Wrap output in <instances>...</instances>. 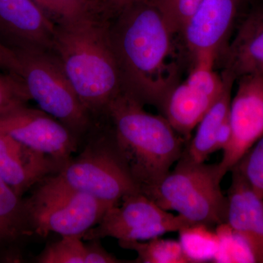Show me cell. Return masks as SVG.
<instances>
[{
    "mask_svg": "<svg viewBox=\"0 0 263 263\" xmlns=\"http://www.w3.org/2000/svg\"><path fill=\"white\" fill-rule=\"evenodd\" d=\"M108 18L98 9L55 24L52 51L91 116L105 114L108 104L122 91Z\"/></svg>",
    "mask_w": 263,
    "mask_h": 263,
    "instance_id": "7a4b0ae2",
    "label": "cell"
},
{
    "mask_svg": "<svg viewBox=\"0 0 263 263\" xmlns=\"http://www.w3.org/2000/svg\"><path fill=\"white\" fill-rule=\"evenodd\" d=\"M86 1L91 3V4L102 7V0H86Z\"/></svg>",
    "mask_w": 263,
    "mask_h": 263,
    "instance_id": "4dcf8cb0",
    "label": "cell"
},
{
    "mask_svg": "<svg viewBox=\"0 0 263 263\" xmlns=\"http://www.w3.org/2000/svg\"><path fill=\"white\" fill-rule=\"evenodd\" d=\"M0 69L20 77L21 63L16 51L0 41Z\"/></svg>",
    "mask_w": 263,
    "mask_h": 263,
    "instance_id": "83f0119b",
    "label": "cell"
},
{
    "mask_svg": "<svg viewBox=\"0 0 263 263\" xmlns=\"http://www.w3.org/2000/svg\"><path fill=\"white\" fill-rule=\"evenodd\" d=\"M158 8L170 27L181 35L185 26L201 0H151Z\"/></svg>",
    "mask_w": 263,
    "mask_h": 263,
    "instance_id": "d4e9b609",
    "label": "cell"
},
{
    "mask_svg": "<svg viewBox=\"0 0 263 263\" xmlns=\"http://www.w3.org/2000/svg\"><path fill=\"white\" fill-rule=\"evenodd\" d=\"M0 133L65 165L78 149V138L42 110L15 105L0 113Z\"/></svg>",
    "mask_w": 263,
    "mask_h": 263,
    "instance_id": "9c48e42d",
    "label": "cell"
},
{
    "mask_svg": "<svg viewBox=\"0 0 263 263\" xmlns=\"http://www.w3.org/2000/svg\"><path fill=\"white\" fill-rule=\"evenodd\" d=\"M43 13L55 24H62L82 16L101 6L86 0H32Z\"/></svg>",
    "mask_w": 263,
    "mask_h": 263,
    "instance_id": "603a6c76",
    "label": "cell"
},
{
    "mask_svg": "<svg viewBox=\"0 0 263 263\" xmlns=\"http://www.w3.org/2000/svg\"><path fill=\"white\" fill-rule=\"evenodd\" d=\"M238 8L237 0H201L181 34L193 62L200 57H220Z\"/></svg>",
    "mask_w": 263,
    "mask_h": 263,
    "instance_id": "8fae6325",
    "label": "cell"
},
{
    "mask_svg": "<svg viewBox=\"0 0 263 263\" xmlns=\"http://www.w3.org/2000/svg\"><path fill=\"white\" fill-rule=\"evenodd\" d=\"M232 129L229 120V116L219 127L216 134L215 145H214V152L217 151H224L229 145L231 141Z\"/></svg>",
    "mask_w": 263,
    "mask_h": 263,
    "instance_id": "f546056e",
    "label": "cell"
},
{
    "mask_svg": "<svg viewBox=\"0 0 263 263\" xmlns=\"http://www.w3.org/2000/svg\"><path fill=\"white\" fill-rule=\"evenodd\" d=\"M87 242V245H85L84 263L124 262L107 252L100 243V239L89 240Z\"/></svg>",
    "mask_w": 263,
    "mask_h": 263,
    "instance_id": "4316f807",
    "label": "cell"
},
{
    "mask_svg": "<svg viewBox=\"0 0 263 263\" xmlns=\"http://www.w3.org/2000/svg\"><path fill=\"white\" fill-rule=\"evenodd\" d=\"M57 175L72 187L114 205L127 195L141 193L110 132L91 138L83 152L71 158Z\"/></svg>",
    "mask_w": 263,
    "mask_h": 263,
    "instance_id": "52a82bcc",
    "label": "cell"
},
{
    "mask_svg": "<svg viewBox=\"0 0 263 263\" xmlns=\"http://www.w3.org/2000/svg\"><path fill=\"white\" fill-rule=\"evenodd\" d=\"M21 63L20 78L30 100L41 110L68 128L76 137L91 124V115L81 103L54 52L16 49Z\"/></svg>",
    "mask_w": 263,
    "mask_h": 263,
    "instance_id": "8992f818",
    "label": "cell"
},
{
    "mask_svg": "<svg viewBox=\"0 0 263 263\" xmlns=\"http://www.w3.org/2000/svg\"><path fill=\"white\" fill-rule=\"evenodd\" d=\"M29 230L24 201L0 178V243L14 242Z\"/></svg>",
    "mask_w": 263,
    "mask_h": 263,
    "instance_id": "ac0fdd59",
    "label": "cell"
},
{
    "mask_svg": "<svg viewBox=\"0 0 263 263\" xmlns=\"http://www.w3.org/2000/svg\"><path fill=\"white\" fill-rule=\"evenodd\" d=\"M231 172L226 223L245 240L256 262L263 263V199L238 170Z\"/></svg>",
    "mask_w": 263,
    "mask_h": 263,
    "instance_id": "5bb4252c",
    "label": "cell"
},
{
    "mask_svg": "<svg viewBox=\"0 0 263 263\" xmlns=\"http://www.w3.org/2000/svg\"><path fill=\"white\" fill-rule=\"evenodd\" d=\"M250 0H237V3H238V7H240V5L246 4Z\"/></svg>",
    "mask_w": 263,
    "mask_h": 263,
    "instance_id": "1f68e13d",
    "label": "cell"
},
{
    "mask_svg": "<svg viewBox=\"0 0 263 263\" xmlns=\"http://www.w3.org/2000/svg\"><path fill=\"white\" fill-rule=\"evenodd\" d=\"M55 28L32 0H0V35L13 49L52 51Z\"/></svg>",
    "mask_w": 263,
    "mask_h": 263,
    "instance_id": "7c38bea8",
    "label": "cell"
},
{
    "mask_svg": "<svg viewBox=\"0 0 263 263\" xmlns=\"http://www.w3.org/2000/svg\"><path fill=\"white\" fill-rule=\"evenodd\" d=\"M216 100L184 80L170 91L160 110L175 130L187 141Z\"/></svg>",
    "mask_w": 263,
    "mask_h": 263,
    "instance_id": "2e32d148",
    "label": "cell"
},
{
    "mask_svg": "<svg viewBox=\"0 0 263 263\" xmlns=\"http://www.w3.org/2000/svg\"><path fill=\"white\" fill-rule=\"evenodd\" d=\"M62 167L51 157L0 133V178L19 197L48 176L58 174Z\"/></svg>",
    "mask_w": 263,
    "mask_h": 263,
    "instance_id": "4fadbf2b",
    "label": "cell"
},
{
    "mask_svg": "<svg viewBox=\"0 0 263 263\" xmlns=\"http://www.w3.org/2000/svg\"><path fill=\"white\" fill-rule=\"evenodd\" d=\"M143 106L137 99L122 91L108 104L105 114L111 121L114 144L144 194L179 160L186 141L163 116L148 113Z\"/></svg>",
    "mask_w": 263,
    "mask_h": 263,
    "instance_id": "3957f363",
    "label": "cell"
},
{
    "mask_svg": "<svg viewBox=\"0 0 263 263\" xmlns=\"http://www.w3.org/2000/svg\"><path fill=\"white\" fill-rule=\"evenodd\" d=\"M30 100L23 81L13 74H0V113Z\"/></svg>",
    "mask_w": 263,
    "mask_h": 263,
    "instance_id": "484cf974",
    "label": "cell"
},
{
    "mask_svg": "<svg viewBox=\"0 0 263 263\" xmlns=\"http://www.w3.org/2000/svg\"><path fill=\"white\" fill-rule=\"evenodd\" d=\"M180 243L193 263L212 262L219 249V237L212 228L194 224L179 231Z\"/></svg>",
    "mask_w": 263,
    "mask_h": 263,
    "instance_id": "ffe728a7",
    "label": "cell"
},
{
    "mask_svg": "<svg viewBox=\"0 0 263 263\" xmlns=\"http://www.w3.org/2000/svg\"><path fill=\"white\" fill-rule=\"evenodd\" d=\"M219 245L213 262H257L245 240L227 223L216 227Z\"/></svg>",
    "mask_w": 263,
    "mask_h": 263,
    "instance_id": "44dd1931",
    "label": "cell"
},
{
    "mask_svg": "<svg viewBox=\"0 0 263 263\" xmlns=\"http://www.w3.org/2000/svg\"><path fill=\"white\" fill-rule=\"evenodd\" d=\"M85 243L81 237L65 235L50 243L39 254L40 263H84Z\"/></svg>",
    "mask_w": 263,
    "mask_h": 263,
    "instance_id": "7402d4cb",
    "label": "cell"
},
{
    "mask_svg": "<svg viewBox=\"0 0 263 263\" xmlns=\"http://www.w3.org/2000/svg\"><path fill=\"white\" fill-rule=\"evenodd\" d=\"M218 164L181 157L176 167L145 195L166 211H174L192 226L226 223L228 199L221 190Z\"/></svg>",
    "mask_w": 263,
    "mask_h": 263,
    "instance_id": "277c9868",
    "label": "cell"
},
{
    "mask_svg": "<svg viewBox=\"0 0 263 263\" xmlns=\"http://www.w3.org/2000/svg\"><path fill=\"white\" fill-rule=\"evenodd\" d=\"M39 183L24 207L29 230L40 236L55 233L82 238L114 205L72 187L57 174Z\"/></svg>",
    "mask_w": 263,
    "mask_h": 263,
    "instance_id": "5b68a950",
    "label": "cell"
},
{
    "mask_svg": "<svg viewBox=\"0 0 263 263\" xmlns=\"http://www.w3.org/2000/svg\"><path fill=\"white\" fill-rule=\"evenodd\" d=\"M145 0H102V7L109 18L115 16L123 10Z\"/></svg>",
    "mask_w": 263,
    "mask_h": 263,
    "instance_id": "f1b7e54d",
    "label": "cell"
},
{
    "mask_svg": "<svg viewBox=\"0 0 263 263\" xmlns=\"http://www.w3.org/2000/svg\"><path fill=\"white\" fill-rule=\"evenodd\" d=\"M233 168L239 171L252 190L263 199V136Z\"/></svg>",
    "mask_w": 263,
    "mask_h": 263,
    "instance_id": "cb8c5ba5",
    "label": "cell"
},
{
    "mask_svg": "<svg viewBox=\"0 0 263 263\" xmlns=\"http://www.w3.org/2000/svg\"><path fill=\"white\" fill-rule=\"evenodd\" d=\"M224 86L217 100L204 114L197 125V131L192 141L186 143L181 157L195 162H205L214 153L216 137L219 127L229 116L231 93L236 80L230 72L223 70Z\"/></svg>",
    "mask_w": 263,
    "mask_h": 263,
    "instance_id": "e0dca14e",
    "label": "cell"
},
{
    "mask_svg": "<svg viewBox=\"0 0 263 263\" xmlns=\"http://www.w3.org/2000/svg\"><path fill=\"white\" fill-rule=\"evenodd\" d=\"M121 201L110 207L82 239L110 237L119 242L143 241L192 226L182 216L171 214L142 193L127 195Z\"/></svg>",
    "mask_w": 263,
    "mask_h": 263,
    "instance_id": "ba28073f",
    "label": "cell"
},
{
    "mask_svg": "<svg viewBox=\"0 0 263 263\" xmlns=\"http://www.w3.org/2000/svg\"><path fill=\"white\" fill-rule=\"evenodd\" d=\"M220 57L224 70L236 80L247 74H263V6L254 8L246 15L234 39Z\"/></svg>",
    "mask_w": 263,
    "mask_h": 263,
    "instance_id": "9a60e30c",
    "label": "cell"
},
{
    "mask_svg": "<svg viewBox=\"0 0 263 263\" xmlns=\"http://www.w3.org/2000/svg\"><path fill=\"white\" fill-rule=\"evenodd\" d=\"M237 80L229 111L231 141L217 163L223 178L263 136V74H247Z\"/></svg>",
    "mask_w": 263,
    "mask_h": 263,
    "instance_id": "30bf717a",
    "label": "cell"
},
{
    "mask_svg": "<svg viewBox=\"0 0 263 263\" xmlns=\"http://www.w3.org/2000/svg\"><path fill=\"white\" fill-rule=\"evenodd\" d=\"M110 24L122 91L160 109L181 82L183 57L178 37L151 0L128 7Z\"/></svg>",
    "mask_w": 263,
    "mask_h": 263,
    "instance_id": "6da1fadb",
    "label": "cell"
},
{
    "mask_svg": "<svg viewBox=\"0 0 263 263\" xmlns=\"http://www.w3.org/2000/svg\"><path fill=\"white\" fill-rule=\"evenodd\" d=\"M123 249L135 251L136 263H193L179 240L160 237L143 241L119 242Z\"/></svg>",
    "mask_w": 263,
    "mask_h": 263,
    "instance_id": "d6986e66",
    "label": "cell"
}]
</instances>
